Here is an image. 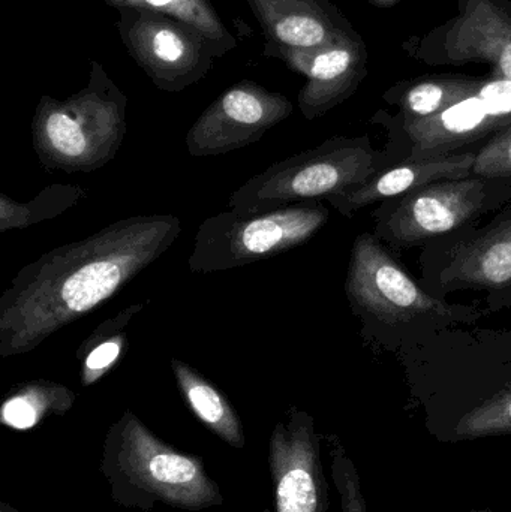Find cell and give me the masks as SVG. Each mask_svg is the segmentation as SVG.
I'll return each mask as SVG.
<instances>
[{"mask_svg":"<svg viewBox=\"0 0 511 512\" xmlns=\"http://www.w3.org/2000/svg\"><path fill=\"white\" fill-rule=\"evenodd\" d=\"M264 35V56L315 50L353 30L330 0H246Z\"/></svg>","mask_w":511,"mask_h":512,"instance_id":"obj_14","label":"cell"},{"mask_svg":"<svg viewBox=\"0 0 511 512\" xmlns=\"http://www.w3.org/2000/svg\"><path fill=\"white\" fill-rule=\"evenodd\" d=\"M171 370L192 414L225 444L242 450L246 442L245 429L230 400L213 382L185 361L173 358Z\"/></svg>","mask_w":511,"mask_h":512,"instance_id":"obj_17","label":"cell"},{"mask_svg":"<svg viewBox=\"0 0 511 512\" xmlns=\"http://www.w3.org/2000/svg\"><path fill=\"white\" fill-rule=\"evenodd\" d=\"M146 304L135 303L105 319L77 349L80 361V381L84 388L98 384L125 355L128 346V325Z\"/></svg>","mask_w":511,"mask_h":512,"instance_id":"obj_20","label":"cell"},{"mask_svg":"<svg viewBox=\"0 0 511 512\" xmlns=\"http://www.w3.org/2000/svg\"><path fill=\"white\" fill-rule=\"evenodd\" d=\"M77 394L66 385L48 379H32L14 385L0 406V423L17 432L35 429L50 417L71 411Z\"/></svg>","mask_w":511,"mask_h":512,"instance_id":"obj_18","label":"cell"},{"mask_svg":"<svg viewBox=\"0 0 511 512\" xmlns=\"http://www.w3.org/2000/svg\"><path fill=\"white\" fill-rule=\"evenodd\" d=\"M455 435L459 439L511 435V382L465 414L456 426Z\"/></svg>","mask_w":511,"mask_h":512,"instance_id":"obj_23","label":"cell"},{"mask_svg":"<svg viewBox=\"0 0 511 512\" xmlns=\"http://www.w3.org/2000/svg\"><path fill=\"white\" fill-rule=\"evenodd\" d=\"M511 125V81L491 74L482 86L437 116L404 122L413 141L411 159L449 155Z\"/></svg>","mask_w":511,"mask_h":512,"instance_id":"obj_12","label":"cell"},{"mask_svg":"<svg viewBox=\"0 0 511 512\" xmlns=\"http://www.w3.org/2000/svg\"><path fill=\"white\" fill-rule=\"evenodd\" d=\"M180 234L177 216H132L24 265L0 297V357L29 354L101 307Z\"/></svg>","mask_w":511,"mask_h":512,"instance_id":"obj_1","label":"cell"},{"mask_svg":"<svg viewBox=\"0 0 511 512\" xmlns=\"http://www.w3.org/2000/svg\"><path fill=\"white\" fill-rule=\"evenodd\" d=\"M468 512H492V511H468Z\"/></svg>","mask_w":511,"mask_h":512,"instance_id":"obj_28","label":"cell"},{"mask_svg":"<svg viewBox=\"0 0 511 512\" xmlns=\"http://www.w3.org/2000/svg\"><path fill=\"white\" fill-rule=\"evenodd\" d=\"M89 191L77 185L54 183L42 189L27 203H17L6 194H0V231L24 230L41 222L51 221L81 201L87 200Z\"/></svg>","mask_w":511,"mask_h":512,"instance_id":"obj_22","label":"cell"},{"mask_svg":"<svg viewBox=\"0 0 511 512\" xmlns=\"http://www.w3.org/2000/svg\"><path fill=\"white\" fill-rule=\"evenodd\" d=\"M117 12L116 27L126 51L156 89L179 93L212 71L215 53L195 27L149 9Z\"/></svg>","mask_w":511,"mask_h":512,"instance_id":"obj_6","label":"cell"},{"mask_svg":"<svg viewBox=\"0 0 511 512\" xmlns=\"http://www.w3.org/2000/svg\"><path fill=\"white\" fill-rule=\"evenodd\" d=\"M486 77L468 75H432L399 84L387 92L386 98L399 105L404 122H419L437 116L441 111L476 92Z\"/></svg>","mask_w":511,"mask_h":512,"instance_id":"obj_19","label":"cell"},{"mask_svg":"<svg viewBox=\"0 0 511 512\" xmlns=\"http://www.w3.org/2000/svg\"><path fill=\"white\" fill-rule=\"evenodd\" d=\"M113 9H149L195 27L209 42L216 59H222L237 47V39L219 17L210 0H104Z\"/></svg>","mask_w":511,"mask_h":512,"instance_id":"obj_21","label":"cell"},{"mask_svg":"<svg viewBox=\"0 0 511 512\" xmlns=\"http://www.w3.org/2000/svg\"><path fill=\"white\" fill-rule=\"evenodd\" d=\"M0 512H20V511L15 510L14 507H11V505L6 504V502H2V504H0Z\"/></svg>","mask_w":511,"mask_h":512,"instance_id":"obj_27","label":"cell"},{"mask_svg":"<svg viewBox=\"0 0 511 512\" xmlns=\"http://www.w3.org/2000/svg\"><path fill=\"white\" fill-rule=\"evenodd\" d=\"M269 466L276 512H329L321 435L311 414L291 406L275 424Z\"/></svg>","mask_w":511,"mask_h":512,"instance_id":"obj_11","label":"cell"},{"mask_svg":"<svg viewBox=\"0 0 511 512\" xmlns=\"http://www.w3.org/2000/svg\"><path fill=\"white\" fill-rule=\"evenodd\" d=\"M377 174V155L366 137H335L275 162L228 198V210L255 215L306 201L329 200Z\"/></svg>","mask_w":511,"mask_h":512,"instance_id":"obj_4","label":"cell"},{"mask_svg":"<svg viewBox=\"0 0 511 512\" xmlns=\"http://www.w3.org/2000/svg\"><path fill=\"white\" fill-rule=\"evenodd\" d=\"M293 111V102L282 93L270 92L252 80L237 81L189 129V155L204 158L245 149L287 120Z\"/></svg>","mask_w":511,"mask_h":512,"instance_id":"obj_10","label":"cell"},{"mask_svg":"<svg viewBox=\"0 0 511 512\" xmlns=\"http://www.w3.org/2000/svg\"><path fill=\"white\" fill-rule=\"evenodd\" d=\"M128 98L104 66L90 60L89 80L66 99L42 95L32 119L33 150L42 167L93 173L116 158L126 135Z\"/></svg>","mask_w":511,"mask_h":512,"instance_id":"obj_3","label":"cell"},{"mask_svg":"<svg viewBox=\"0 0 511 512\" xmlns=\"http://www.w3.org/2000/svg\"><path fill=\"white\" fill-rule=\"evenodd\" d=\"M371 5H374L375 8H392L396 3L401 2V0H368Z\"/></svg>","mask_w":511,"mask_h":512,"instance_id":"obj_26","label":"cell"},{"mask_svg":"<svg viewBox=\"0 0 511 512\" xmlns=\"http://www.w3.org/2000/svg\"><path fill=\"white\" fill-rule=\"evenodd\" d=\"M441 285L450 291L511 288V213L456 249L452 261L441 273Z\"/></svg>","mask_w":511,"mask_h":512,"instance_id":"obj_16","label":"cell"},{"mask_svg":"<svg viewBox=\"0 0 511 512\" xmlns=\"http://www.w3.org/2000/svg\"><path fill=\"white\" fill-rule=\"evenodd\" d=\"M99 469L114 504L128 510L152 512L165 505L201 511L224 504L203 460L165 444L132 411L108 427Z\"/></svg>","mask_w":511,"mask_h":512,"instance_id":"obj_2","label":"cell"},{"mask_svg":"<svg viewBox=\"0 0 511 512\" xmlns=\"http://www.w3.org/2000/svg\"><path fill=\"white\" fill-rule=\"evenodd\" d=\"M276 59L306 78L297 101L308 120L318 119L347 101L368 75V50L354 29L323 47L284 51Z\"/></svg>","mask_w":511,"mask_h":512,"instance_id":"obj_13","label":"cell"},{"mask_svg":"<svg viewBox=\"0 0 511 512\" xmlns=\"http://www.w3.org/2000/svg\"><path fill=\"white\" fill-rule=\"evenodd\" d=\"M321 201L291 204L255 215L227 210L204 219L188 265L192 273L234 270L306 245L329 222Z\"/></svg>","mask_w":511,"mask_h":512,"instance_id":"obj_5","label":"cell"},{"mask_svg":"<svg viewBox=\"0 0 511 512\" xmlns=\"http://www.w3.org/2000/svg\"><path fill=\"white\" fill-rule=\"evenodd\" d=\"M345 291L354 309L386 324L455 315L446 301L423 291L371 234H360L354 242Z\"/></svg>","mask_w":511,"mask_h":512,"instance_id":"obj_9","label":"cell"},{"mask_svg":"<svg viewBox=\"0 0 511 512\" xmlns=\"http://www.w3.org/2000/svg\"><path fill=\"white\" fill-rule=\"evenodd\" d=\"M405 50L428 65L488 63L491 74L511 81V3L458 0V14Z\"/></svg>","mask_w":511,"mask_h":512,"instance_id":"obj_8","label":"cell"},{"mask_svg":"<svg viewBox=\"0 0 511 512\" xmlns=\"http://www.w3.org/2000/svg\"><path fill=\"white\" fill-rule=\"evenodd\" d=\"M511 198V179L470 176L429 183L404 195L380 227L396 246H416L453 233Z\"/></svg>","mask_w":511,"mask_h":512,"instance_id":"obj_7","label":"cell"},{"mask_svg":"<svg viewBox=\"0 0 511 512\" xmlns=\"http://www.w3.org/2000/svg\"><path fill=\"white\" fill-rule=\"evenodd\" d=\"M476 153L441 155L434 158L410 159L398 167L377 173L374 177L344 194L329 198L330 206L345 216H353L377 201L404 197L411 191L447 179L473 176Z\"/></svg>","mask_w":511,"mask_h":512,"instance_id":"obj_15","label":"cell"},{"mask_svg":"<svg viewBox=\"0 0 511 512\" xmlns=\"http://www.w3.org/2000/svg\"><path fill=\"white\" fill-rule=\"evenodd\" d=\"M473 176L486 179H511V125L494 135L476 153Z\"/></svg>","mask_w":511,"mask_h":512,"instance_id":"obj_25","label":"cell"},{"mask_svg":"<svg viewBox=\"0 0 511 512\" xmlns=\"http://www.w3.org/2000/svg\"><path fill=\"white\" fill-rule=\"evenodd\" d=\"M327 445L332 459L333 483L341 498L342 512H368L359 474L344 445L335 435L327 436Z\"/></svg>","mask_w":511,"mask_h":512,"instance_id":"obj_24","label":"cell"}]
</instances>
